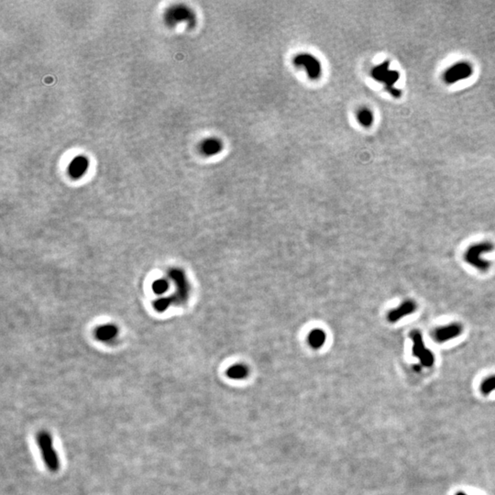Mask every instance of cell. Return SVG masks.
<instances>
[{"label":"cell","mask_w":495,"mask_h":495,"mask_svg":"<svg viewBox=\"0 0 495 495\" xmlns=\"http://www.w3.org/2000/svg\"><path fill=\"white\" fill-rule=\"evenodd\" d=\"M36 439L45 466L50 471L56 472L60 468V462L53 446L52 437L47 431H40Z\"/></svg>","instance_id":"6da1fadb"},{"label":"cell","mask_w":495,"mask_h":495,"mask_svg":"<svg viewBox=\"0 0 495 495\" xmlns=\"http://www.w3.org/2000/svg\"><path fill=\"white\" fill-rule=\"evenodd\" d=\"M165 20L166 24L170 27L186 23L189 28H193L196 24L197 17L194 11L187 6L174 5L165 11Z\"/></svg>","instance_id":"7a4b0ae2"},{"label":"cell","mask_w":495,"mask_h":495,"mask_svg":"<svg viewBox=\"0 0 495 495\" xmlns=\"http://www.w3.org/2000/svg\"><path fill=\"white\" fill-rule=\"evenodd\" d=\"M494 248H495L494 244L489 241L473 245V246L469 248L468 250L466 251L465 260L471 266L478 269V271L486 272L487 270L490 268L491 264L485 260H482L480 258V255L483 253L489 252V251H492Z\"/></svg>","instance_id":"3957f363"},{"label":"cell","mask_w":495,"mask_h":495,"mask_svg":"<svg viewBox=\"0 0 495 495\" xmlns=\"http://www.w3.org/2000/svg\"><path fill=\"white\" fill-rule=\"evenodd\" d=\"M410 338H412V354L419 359L421 364L425 367H431L435 363L434 354L427 348L423 341V337L420 331L412 330L410 334Z\"/></svg>","instance_id":"277c9868"},{"label":"cell","mask_w":495,"mask_h":495,"mask_svg":"<svg viewBox=\"0 0 495 495\" xmlns=\"http://www.w3.org/2000/svg\"><path fill=\"white\" fill-rule=\"evenodd\" d=\"M294 64L297 67L304 68L311 79H318L322 74V67L320 62L317 58L309 53H300L294 59Z\"/></svg>","instance_id":"5b68a950"},{"label":"cell","mask_w":495,"mask_h":495,"mask_svg":"<svg viewBox=\"0 0 495 495\" xmlns=\"http://www.w3.org/2000/svg\"><path fill=\"white\" fill-rule=\"evenodd\" d=\"M371 76L379 82H384L388 90L393 93L395 96L398 95L397 90L394 87L395 82H397L398 79V73L395 71H391L389 69L388 63L381 64L373 68L371 71Z\"/></svg>","instance_id":"8992f818"},{"label":"cell","mask_w":495,"mask_h":495,"mask_svg":"<svg viewBox=\"0 0 495 495\" xmlns=\"http://www.w3.org/2000/svg\"><path fill=\"white\" fill-rule=\"evenodd\" d=\"M462 327L460 324H450L436 330L433 334L434 339L438 343H443L462 334Z\"/></svg>","instance_id":"52a82bcc"},{"label":"cell","mask_w":495,"mask_h":495,"mask_svg":"<svg viewBox=\"0 0 495 495\" xmlns=\"http://www.w3.org/2000/svg\"><path fill=\"white\" fill-rule=\"evenodd\" d=\"M89 161L85 156L74 157L68 166V173L73 179H80L88 171Z\"/></svg>","instance_id":"ba28073f"},{"label":"cell","mask_w":495,"mask_h":495,"mask_svg":"<svg viewBox=\"0 0 495 495\" xmlns=\"http://www.w3.org/2000/svg\"><path fill=\"white\" fill-rule=\"evenodd\" d=\"M416 310V304L412 300H406L403 304L396 307L388 314V320L392 323L399 321L404 316L412 314Z\"/></svg>","instance_id":"9c48e42d"},{"label":"cell","mask_w":495,"mask_h":495,"mask_svg":"<svg viewBox=\"0 0 495 495\" xmlns=\"http://www.w3.org/2000/svg\"><path fill=\"white\" fill-rule=\"evenodd\" d=\"M199 148L205 156H214L222 150L223 144L216 138H207L200 143Z\"/></svg>","instance_id":"30bf717a"},{"label":"cell","mask_w":495,"mask_h":495,"mask_svg":"<svg viewBox=\"0 0 495 495\" xmlns=\"http://www.w3.org/2000/svg\"><path fill=\"white\" fill-rule=\"evenodd\" d=\"M307 340L309 345L314 348H320L327 341V334L321 329H314L308 334Z\"/></svg>","instance_id":"8fae6325"},{"label":"cell","mask_w":495,"mask_h":495,"mask_svg":"<svg viewBox=\"0 0 495 495\" xmlns=\"http://www.w3.org/2000/svg\"><path fill=\"white\" fill-rule=\"evenodd\" d=\"M470 74V66L467 65H458L455 66L452 69L446 73V81L448 82H456L458 79L464 78Z\"/></svg>","instance_id":"7c38bea8"},{"label":"cell","mask_w":495,"mask_h":495,"mask_svg":"<svg viewBox=\"0 0 495 495\" xmlns=\"http://www.w3.org/2000/svg\"><path fill=\"white\" fill-rule=\"evenodd\" d=\"M227 375L232 380L245 379L248 375V369L244 364H234L227 371Z\"/></svg>","instance_id":"4fadbf2b"},{"label":"cell","mask_w":495,"mask_h":495,"mask_svg":"<svg viewBox=\"0 0 495 495\" xmlns=\"http://www.w3.org/2000/svg\"><path fill=\"white\" fill-rule=\"evenodd\" d=\"M357 118L359 123H361L363 127H370L373 121L372 113L368 108L360 109L357 114Z\"/></svg>","instance_id":"5bb4252c"},{"label":"cell","mask_w":495,"mask_h":495,"mask_svg":"<svg viewBox=\"0 0 495 495\" xmlns=\"http://www.w3.org/2000/svg\"><path fill=\"white\" fill-rule=\"evenodd\" d=\"M116 334V330L112 326H106L102 327L98 331V337L103 340H108L113 338Z\"/></svg>","instance_id":"9a60e30c"},{"label":"cell","mask_w":495,"mask_h":495,"mask_svg":"<svg viewBox=\"0 0 495 495\" xmlns=\"http://www.w3.org/2000/svg\"><path fill=\"white\" fill-rule=\"evenodd\" d=\"M480 390L483 395H489L495 390V376H491L484 380L480 385Z\"/></svg>","instance_id":"2e32d148"},{"label":"cell","mask_w":495,"mask_h":495,"mask_svg":"<svg viewBox=\"0 0 495 495\" xmlns=\"http://www.w3.org/2000/svg\"><path fill=\"white\" fill-rule=\"evenodd\" d=\"M465 495V494H463V493H458V494H457V495Z\"/></svg>","instance_id":"e0dca14e"}]
</instances>
